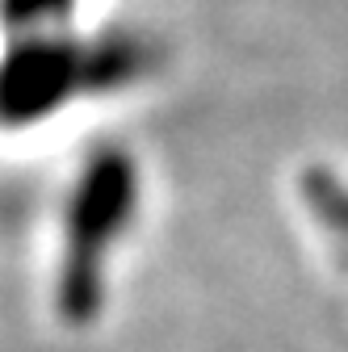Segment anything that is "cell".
Returning <instances> with one entry per match:
<instances>
[{
    "instance_id": "obj_1",
    "label": "cell",
    "mask_w": 348,
    "mask_h": 352,
    "mask_svg": "<svg viewBox=\"0 0 348 352\" xmlns=\"http://www.w3.org/2000/svg\"><path fill=\"white\" fill-rule=\"evenodd\" d=\"M135 168L122 151H101L80 176L72 201V239L63 264V311L72 319H89L101 302V252L122 235L135 214Z\"/></svg>"
},
{
    "instance_id": "obj_2",
    "label": "cell",
    "mask_w": 348,
    "mask_h": 352,
    "mask_svg": "<svg viewBox=\"0 0 348 352\" xmlns=\"http://www.w3.org/2000/svg\"><path fill=\"white\" fill-rule=\"evenodd\" d=\"M76 80H84V55H76L72 47H30L13 59L0 84V101L13 118H34L55 109Z\"/></svg>"
},
{
    "instance_id": "obj_3",
    "label": "cell",
    "mask_w": 348,
    "mask_h": 352,
    "mask_svg": "<svg viewBox=\"0 0 348 352\" xmlns=\"http://www.w3.org/2000/svg\"><path fill=\"white\" fill-rule=\"evenodd\" d=\"M155 51L139 38H105L97 51L84 55V84L89 88H118V84H130L139 80L147 67H151Z\"/></svg>"
},
{
    "instance_id": "obj_4",
    "label": "cell",
    "mask_w": 348,
    "mask_h": 352,
    "mask_svg": "<svg viewBox=\"0 0 348 352\" xmlns=\"http://www.w3.org/2000/svg\"><path fill=\"white\" fill-rule=\"evenodd\" d=\"M307 193H311V201L319 206V214L331 223V231L348 235V189L331 185L327 176H311V181H307Z\"/></svg>"
},
{
    "instance_id": "obj_5",
    "label": "cell",
    "mask_w": 348,
    "mask_h": 352,
    "mask_svg": "<svg viewBox=\"0 0 348 352\" xmlns=\"http://www.w3.org/2000/svg\"><path fill=\"white\" fill-rule=\"evenodd\" d=\"M67 0H13L17 13H59Z\"/></svg>"
}]
</instances>
